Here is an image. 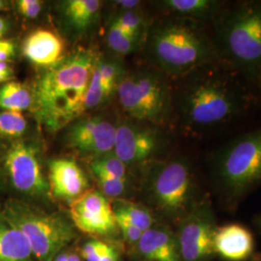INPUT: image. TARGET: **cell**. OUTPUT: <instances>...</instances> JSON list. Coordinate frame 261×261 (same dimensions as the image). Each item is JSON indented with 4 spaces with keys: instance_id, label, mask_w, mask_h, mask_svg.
<instances>
[{
    "instance_id": "6da1fadb",
    "label": "cell",
    "mask_w": 261,
    "mask_h": 261,
    "mask_svg": "<svg viewBox=\"0 0 261 261\" xmlns=\"http://www.w3.org/2000/svg\"><path fill=\"white\" fill-rule=\"evenodd\" d=\"M184 76L188 83L180 96L181 112L185 126L198 136L224 127L253 105L248 77L221 60Z\"/></svg>"
},
{
    "instance_id": "7a4b0ae2",
    "label": "cell",
    "mask_w": 261,
    "mask_h": 261,
    "mask_svg": "<svg viewBox=\"0 0 261 261\" xmlns=\"http://www.w3.org/2000/svg\"><path fill=\"white\" fill-rule=\"evenodd\" d=\"M97 64L91 51L80 49L40 76L33 106L38 120L48 130H60L85 112V95Z\"/></svg>"
},
{
    "instance_id": "3957f363",
    "label": "cell",
    "mask_w": 261,
    "mask_h": 261,
    "mask_svg": "<svg viewBox=\"0 0 261 261\" xmlns=\"http://www.w3.org/2000/svg\"><path fill=\"white\" fill-rule=\"evenodd\" d=\"M210 28L220 60L256 83L261 73V0L227 1Z\"/></svg>"
},
{
    "instance_id": "277c9868",
    "label": "cell",
    "mask_w": 261,
    "mask_h": 261,
    "mask_svg": "<svg viewBox=\"0 0 261 261\" xmlns=\"http://www.w3.org/2000/svg\"><path fill=\"white\" fill-rule=\"evenodd\" d=\"M150 50L157 65L173 75L183 76L220 60L210 27L178 17L154 28Z\"/></svg>"
},
{
    "instance_id": "5b68a950",
    "label": "cell",
    "mask_w": 261,
    "mask_h": 261,
    "mask_svg": "<svg viewBox=\"0 0 261 261\" xmlns=\"http://www.w3.org/2000/svg\"><path fill=\"white\" fill-rule=\"evenodd\" d=\"M215 188L229 207L261 184V127L229 141L211 159Z\"/></svg>"
},
{
    "instance_id": "8992f818",
    "label": "cell",
    "mask_w": 261,
    "mask_h": 261,
    "mask_svg": "<svg viewBox=\"0 0 261 261\" xmlns=\"http://www.w3.org/2000/svg\"><path fill=\"white\" fill-rule=\"evenodd\" d=\"M146 193L160 214L176 224L203 198L192 166L184 159L150 162Z\"/></svg>"
},
{
    "instance_id": "52a82bcc",
    "label": "cell",
    "mask_w": 261,
    "mask_h": 261,
    "mask_svg": "<svg viewBox=\"0 0 261 261\" xmlns=\"http://www.w3.org/2000/svg\"><path fill=\"white\" fill-rule=\"evenodd\" d=\"M28 241L36 261H51L76 237L75 226L60 215L19 200H10L2 210Z\"/></svg>"
},
{
    "instance_id": "ba28073f",
    "label": "cell",
    "mask_w": 261,
    "mask_h": 261,
    "mask_svg": "<svg viewBox=\"0 0 261 261\" xmlns=\"http://www.w3.org/2000/svg\"><path fill=\"white\" fill-rule=\"evenodd\" d=\"M122 108L133 118L161 125L168 121L171 112V93L168 83L154 72L132 75L118 87Z\"/></svg>"
},
{
    "instance_id": "9c48e42d",
    "label": "cell",
    "mask_w": 261,
    "mask_h": 261,
    "mask_svg": "<svg viewBox=\"0 0 261 261\" xmlns=\"http://www.w3.org/2000/svg\"><path fill=\"white\" fill-rule=\"evenodd\" d=\"M219 224L210 197L206 194L177 224L175 233L184 261H213L214 240Z\"/></svg>"
},
{
    "instance_id": "30bf717a",
    "label": "cell",
    "mask_w": 261,
    "mask_h": 261,
    "mask_svg": "<svg viewBox=\"0 0 261 261\" xmlns=\"http://www.w3.org/2000/svg\"><path fill=\"white\" fill-rule=\"evenodd\" d=\"M10 183L17 191L31 196H46L49 192L38 158L37 151L23 141L10 145L3 160Z\"/></svg>"
},
{
    "instance_id": "8fae6325",
    "label": "cell",
    "mask_w": 261,
    "mask_h": 261,
    "mask_svg": "<svg viewBox=\"0 0 261 261\" xmlns=\"http://www.w3.org/2000/svg\"><path fill=\"white\" fill-rule=\"evenodd\" d=\"M72 224L82 232L92 236H108L118 229L112 203L96 190H87L70 202Z\"/></svg>"
},
{
    "instance_id": "7c38bea8",
    "label": "cell",
    "mask_w": 261,
    "mask_h": 261,
    "mask_svg": "<svg viewBox=\"0 0 261 261\" xmlns=\"http://www.w3.org/2000/svg\"><path fill=\"white\" fill-rule=\"evenodd\" d=\"M162 147V135L154 128L132 124L116 128L114 155L126 165L150 163Z\"/></svg>"
},
{
    "instance_id": "4fadbf2b",
    "label": "cell",
    "mask_w": 261,
    "mask_h": 261,
    "mask_svg": "<svg viewBox=\"0 0 261 261\" xmlns=\"http://www.w3.org/2000/svg\"><path fill=\"white\" fill-rule=\"evenodd\" d=\"M116 127L99 117L77 122L68 134L71 147L84 153L109 154L114 148Z\"/></svg>"
},
{
    "instance_id": "5bb4252c",
    "label": "cell",
    "mask_w": 261,
    "mask_h": 261,
    "mask_svg": "<svg viewBox=\"0 0 261 261\" xmlns=\"http://www.w3.org/2000/svg\"><path fill=\"white\" fill-rule=\"evenodd\" d=\"M133 250L140 261H184L175 230L163 223L144 231Z\"/></svg>"
},
{
    "instance_id": "9a60e30c",
    "label": "cell",
    "mask_w": 261,
    "mask_h": 261,
    "mask_svg": "<svg viewBox=\"0 0 261 261\" xmlns=\"http://www.w3.org/2000/svg\"><path fill=\"white\" fill-rule=\"evenodd\" d=\"M48 187L54 196L74 200L87 191L88 181L84 170L75 160L58 158L48 164Z\"/></svg>"
},
{
    "instance_id": "2e32d148",
    "label": "cell",
    "mask_w": 261,
    "mask_h": 261,
    "mask_svg": "<svg viewBox=\"0 0 261 261\" xmlns=\"http://www.w3.org/2000/svg\"><path fill=\"white\" fill-rule=\"evenodd\" d=\"M216 256L224 261H248L254 252L252 232L240 224L219 225L214 240Z\"/></svg>"
},
{
    "instance_id": "e0dca14e",
    "label": "cell",
    "mask_w": 261,
    "mask_h": 261,
    "mask_svg": "<svg viewBox=\"0 0 261 261\" xmlns=\"http://www.w3.org/2000/svg\"><path fill=\"white\" fill-rule=\"evenodd\" d=\"M65 43L55 31L38 28L25 38L22 54L35 65L50 68L64 58Z\"/></svg>"
},
{
    "instance_id": "ac0fdd59",
    "label": "cell",
    "mask_w": 261,
    "mask_h": 261,
    "mask_svg": "<svg viewBox=\"0 0 261 261\" xmlns=\"http://www.w3.org/2000/svg\"><path fill=\"white\" fill-rule=\"evenodd\" d=\"M227 1L221 0H166L163 7L178 18L193 19L211 27L223 12Z\"/></svg>"
},
{
    "instance_id": "d6986e66",
    "label": "cell",
    "mask_w": 261,
    "mask_h": 261,
    "mask_svg": "<svg viewBox=\"0 0 261 261\" xmlns=\"http://www.w3.org/2000/svg\"><path fill=\"white\" fill-rule=\"evenodd\" d=\"M34 260L23 234L0 211V261Z\"/></svg>"
},
{
    "instance_id": "ffe728a7",
    "label": "cell",
    "mask_w": 261,
    "mask_h": 261,
    "mask_svg": "<svg viewBox=\"0 0 261 261\" xmlns=\"http://www.w3.org/2000/svg\"><path fill=\"white\" fill-rule=\"evenodd\" d=\"M112 205L114 214L124 218L143 232L158 223L153 211L146 206L125 199H116Z\"/></svg>"
},
{
    "instance_id": "44dd1931",
    "label": "cell",
    "mask_w": 261,
    "mask_h": 261,
    "mask_svg": "<svg viewBox=\"0 0 261 261\" xmlns=\"http://www.w3.org/2000/svg\"><path fill=\"white\" fill-rule=\"evenodd\" d=\"M33 105V96L28 87L18 82H8L0 88V108L21 112Z\"/></svg>"
},
{
    "instance_id": "7402d4cb",
    "label": "cell",
    "mask_w": 261,
    "mask_h": 261,
    "mask_svg": "<svg viewBox=\"0 0 261 261\" xmlns=\"http://www.w3.org/2000/svg\"><path fill=\"white\" fill-rule=\"evenodd\" d=\"M100 7L98 0H69L64 3V13L72 27L84 29L92 23Z\"/></svg>"
},
{
    "instance_id": "603a6c76",
    "label": "cell",
    "mask_w": 261,
    "mask_h": 261,
    "mask_svg": "<svg viewBox=\"0 0 261 261\" xmlns=\"http://www.w3.org/2000/svg\"><path fill=\"white\" fill-rule=\"evenodd\" d=\"M28 128L24 115L19 112L3 111L0 112V136L6 138H19Z\"/></svg>"
},
{
    "instance_id": "cb8c5ba5",
    "label": "cell",
    "mask_w": 261,
    "mask_h": 261,
    "mask_svg": "<svg viewBox=\"0 0 261 261\" xmlns=\"http://www.w3.org/2000/svg\"><path fill=\"white\" fill-rule=\"evenodd\" d=\"M138 41V39L132 37L123 31L115 20L112 22L108 34V44L112 50L122 55H127L135 48Z\"/></svg>"
},
{
    "instance_id": "d4e9b609",
    "label": "cell",
    "mask_w": 261,
    "mask_h": 261,
    "mask_svg": "<svg viewBox=\"0 0 261 261\" xmlns=\"http://www.w3.org/2000/svg\"><path fill=\"white\" fill-rule=\"evenodd\" d=\"M97 182L101 189V193L108 198H117L126 191V181L113 177L111 174L105 172L99 168H91Z\"/></svg>"
},
{
    "instance_id": "484cf974",
    "label": "cell",
    "mask_w": 261,
    "mask_h": 261,
    "mask_svg": "<svg viewBox=\"0 0 261 261\" xmlns=\"http://www.w3.org/2000/svg\"><path fill=\"white\" fill-rule=\"evenodd\" d=\"M126 164L117 158L114 154H109L102 156L100 159L93 161L90 168H96L111 174L112 176L118 178L127 182V168Z\"/></svg>"
},
{
    "instance_id": "4316f807",
    "label": "cell",
    "mask_w": 261,
    "mask_h": 261,
    "mask_svg": "<svg viewBox=\"0 0 261 261\" xmlns=\"http://www.w3.org/2000/svg\"><path fill=\"white\" fill-rule=\"evenodd\" d=\"M115 21L123 31L138 40L145 28V20L138 11H126Z\"/></svg>"
},
{
    "instance_id": "83f0119b",
    "label": "cell",
    "mask_w": 261,
    "mask_h": 261,
    "mask_svg": "<svg viewBox=\"0 0 261 261\" xmlns=\"http://www.w3.org/2000/svg\"><path fill=\"white\" fill-rule=\"evenodd\" d=\"M97 66L94 70L93 75H92L91 81L89 83L87 91H86V95H85V101H84L85 111L96 108L106 98L102 85H101V80H100V75H99Z\"/></svg>"
},
{
    "instance_id": "f1b7e54d",
    "label": "cell",
    "mask_w": 261,
    "mask_h": 261,
    "mask_svg": "<svg viewBox=\"0 0 261 261\" xmlns=\"http://www.w3.org/2000/svg\"><path fill=\"white\" fill-rule=\"evenodd\" d=\"M112 248L113 246L109 243L98 239H92L84 243L81 250V255L84 261H96L103 256L105 253L111 251Z\"/></svg>"
},
{
    "instance_id": "f546056e",
    "label": "cell",
    "mask_w": 261,
    "mask_h": 261,
    "mask_svg": "<svg viewBox=\"0 0 261 261\" xmlns=\"http://www.w3.org/2000/svg\"><path fill=\"white\" fill-rule=\"evenodd\" d=\"M98 71L101 80V85L103 88L105 97H109L114 88L116 77H117V68L112 63L100 62L98 63Z\"/></svg>"
},
{
    "instance_id": "4dcf8cb0",
    "label": "cell",
    "mask_w": 261,
    "mask_h": 261,
    "mask_svg": "<svg viewBox=\"0 0 261 261\" xmlns=\"http://www.w3.org/2000/svg\"><path fill=\"white\" fill-rule=\"evenodd\" d=\"M115 220H116L117 227L121 232L124 241L128 245H130L132 248L135 247L136 244L139 242L143 231H141L137 226L130 224L127 220H125L124 218H122L118 215H115Z\"/></svg>"
},
{
    "instance_id": "1f68e13d",
    "label": "cell",
    "mask_w": 261,
    "mask_h": 261,
    "mask_svg": "<svg viewBox=\"0 0 261 261\" xmlns=\"http://www.w3.org/2000/svg\"><path fill=\"white\" fill-rule=\"evenodd\" d=\"M42 1L40 0H19L17 6L19 14L28 19H35L41 13Z\"/></svg>"
},
{
    "instance_id": "d6a6232c",
    "label": "cell",
    "mask_w": 261,
    "mask_h": 261,
    "mask_svg": "<svg viewBox=\"0 0 261 261\" xmlns=\"http://www.w3.org/2000/svg\"><path fill=\"white\" fill-rule=\"evenodd\" d=\"M16 46L11 40L0 39V63L8 62L15 56Z\"/></svg>"
},
{
    "instance_id": "836d02e7",
    "label": "cell",
    "mask_w": 261,
    "mask_h": 261,
    "mask_svg": "<svg viewBox=\"0 0 261 261\" xmlns=\"http://www.w3.org/2000/svg\"><path fill=\"white\" fill-rule=\"evenodd\" d=\"M51 261H84V259L81 253H79L74 249L67 247L61 252H58Z\"/></svg>"
},
{
    "instance_id": "e575fe53",
    "label": "cell",
    "mask_w": 261,
    "mask_h": 261,
    "mask_svg": "<svg viewBox=\"0 0 261 261\" xmlns=\"http://www.w3.org/2000/svg\"><path fill=\"white\" fill-rule=\"evenodd\" d=\"M12 75H13V71L9 62H1L0 63V84L8 83Z\"/></svg>"
},
{
    "instance_id": "d590c367",
    "label": "cell",
    "mask_w": 261,
    "mask_h": 261,
    "mask_svg": "<svg viewBox=\"0 0 261 261\" xmlns=\"http://www.w3.org/2000/svg\"><path fill=\"white\" fill-rule=\"evenodd\" d=\"M96 261H120L119 252L113 247L111 251L105 253L99 259Z\"/></svg>"
},
{
    "instance_id": "8d00e7d4",
    "label": "cell",
    "mask_w": 261,
    "mask_h": 261,
    "mask_svg": "<svg viewBox=\"0 0 261 261\" xmlns=\"http://www.w3.org/2000/svg\"><path fill=\"white\" fill-rule=\"evenodd\" d=\"M117 3L122 6L123 8H125L126 11H135L140 5V1L138 0H121V1H117Z\"/></svg>"
},
{
    "instance_id": "74e56055",
    "label": "cell",
    "mask_w": 261,
    "mask_h": 261,
    "mask_svg": "<svg viewBox=\"0 0 261 261\" xmlns=\"http://www.w3.org/2000/svg\"><path fill=\"white\" fill-rule=\"evenodd\" d=\"M7 28H8V24H7L6 20L0 17V39L7 31Z\"/></svg>"
},
{
    "instance_id": "f35d334b",
    "label": "cell",
    "mask_w": 261,
    "mask_h": 261,
    "mask_svg": "<svg viewBox=\"0 0 261 261\" xmlns=\"http://www.w3.org/2000/svg\"><path fill=\"white\" fill-rule=\"evenodd\" d=\"M254 224L256 225L257 229L259 230V232L261 233V214L257 215L254 219Z\"/></svg>"
},
{
    "instance_id": "ab89813d",
    "label": "cell",
    "mask_w": 261,
    "mask_h": 261,
    "mask_svg": "<svg viewBox=\"0 0 261 261\" xmlns=\"http://www.w3.org/2000/svg\"><path fill=\"white\" fill-rule=\"evenodd\" d=\"M256 84H257V86H258V89H259V94H260L261 97V73L258 75V77H257V80H256Z\"/></svg>"
},
{
    "instance_id": "60d3db41",
    "label": "cell",
    "mask_w": 261,
    "mask_h": 261,
    "mask_svg": "<svg viewBox=\"0 0 261 261\" xmlns=\"http://www.w3.org/2000/svg\"><path fill=\"white\" fill-rule=\"evenodd\" d=\"M4 6H5V3L3 1H0V11L4 8Z\"/></svg>"
}]
</instances>
